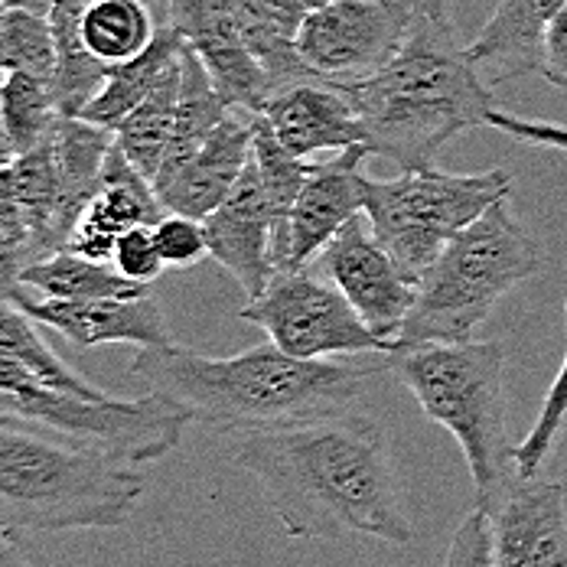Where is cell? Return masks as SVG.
<instances>
[{
    "label": "cell",
    "mask_w": 567,
    "mask_h": 567,
    "mask_svg": "<svg viewBox=\"0 0 567 567\" xmlns=\"http://www.w3.org/2000/svg\"><path fill=\"white\" fill-rule=\"evenodd\" d=\"M231 463L255 476L290 538L411 545L414 522L385 424L362 411L231 434Z\"/></svg>",
    "instance_id": "1"
},
{
    "label": "cell",
    "mask_w": 567,
    "mask_h": 567,
    "mask_svg": "<svg viewBox=\"0 0 567 567\" xmlns=\"http://www.w3.org/2000/svg\"><path fill=\"white\" fill-rule=\"evenodd\" d=\"M389 355L297 359L275 342L238 355H206L171 342L137 349L131 372L151 392L179 404L193 424L245 434L355 411L389 375Z\"/></svg>",
    "instance_id": "2"
},
{
    "label": "cell",
    "mask_w": 567,
    "mask_h": 567,
    "mask_svg": "<svg viewBox=\"0 0 567 567\" xmlns=\"http://www.w3.org/2000/svg\"><path fill=\"white\" fill-rule=\"evenodd\" d=\"M365 127V147L401 171H431L463 131L486 127L493 82L456 40L454 23L424 10L398 56L369 79L337 82Z\"/></svg>",
    "instance_id": "3"
},
{
    "label": "cell",
    "mask_w": 567,
    "mask_h": 567,
    "mask_svg": "<svg viewBox=\"0 0 567 567\" xmlns=\"http://www.w3.org/2000/svg\"><path fill=\"white\" fill-rule=\"evenodd\" d=\"M137 463L99 444L0 417V525L13 532L121 528L144 499Z\"/></svg>",
    "instance_id": "4"
},
{
    "label": "cell",
    "mask_w": 567,
    "mask_h": 567,
    "mask_svg": "<svg viewBox=\"0 0 567 567\" xmlns=\"http://www.w3.org/2000/svg\"><path fill=\"white\" fill-rule=\"evenodd\" d=\"M389 375L434 424L451 431L470 466L476 509H489L518 473L506 424V346L499 340L404 346L389 355Z\"/></svg>",
    "instance_id": "5"
},
{
    "label": "cell",
    "mask_w": 567,
    "mask_h": 567,
    "mask_svg": "<svg viewBox=\"0 0 567 567\" xmlns=\"http://www.w3.org/2000/svg\"><path fill=\"white\" fill-rule=\"evenodd\" d=\"M542 271V248L525 231L509 196L447 241L421 275L398 349L421 342H470L512 287Z\"/></svg>",
    "instance_id": "6"
},
{
    "label": "cell",
    "mask_w": 567,
    "mask_h": 567,
    "mask_svg": "<svg viewBox=\"0 0 567 567\" xmlns=\"http://www.w3.org/2000/svg\"><path fill=\"white\" fill-rule=\"evenodd\" d=\"M0 417L99 444L131 463L167 456L193 417L171 398H79L50 385L33 369L0 355Z\"/></svg>",
    "instance_id": "7"
},
{
    "label": "cell",
    "mask_w": 567,
    "mask_h": 567,
    "mask_svg": "<svg viewBox=\"0 0 567 567\" xmlns=\"http://www.w3.org/2000/svg\"><path fill=\"white\" fill-rule=\"evenodd\" d=\"M503 167L483 173L401 171L395 179L365 173V219L411 281L437 261L447 241L473 226L493 203L509 196Z\"/></svg>",
    "instance_id": "8"
},
{
    "label": "cell",
    "mask_w": 567,
    "mask_h": 567,
    "mask_svg": "<svg viewBox=\"0 0 567 567\" xmlns=\"http://www.w3.org/2000/svg\"><path fill=\"white\" fill-rule=\"evenodd\" d=\"M238 317L265 330L268 340L297 359L389 355L398 349L395 342L382 340L355 313L340 287L313 265L278 271Z\"/></svg>",
    "instance_id": "9"
},
{
    "label": "cell",
    "mask_w": 567,
    "mask_h": 567,
    "mask_svg": "<svg viewBox=\"0 0 567 567\" xmlns=\"http://www.w3.org/2000/svg\"><path fill=\"white\" fill-rule=\"evenodd\" d=\"M417 17V0H323L303 20L297 53L320 79L359 82L398 56Z\"/></svg>",
    "instance_id": "10"
},
{
    "label": "cell",
    "mask_w": 567,
    "mask_h": 567,
    "mask_svg": "<svg viewBox=\"0 0 567 567\" xmlns=\"http://www.w3.org/2000/svg\"><path fill=\"white\" fill-rule=\"evenodd\" d=\"M313 268L340 287L355 313L382 340L398 346V333L417 297V281L401 271L392 251L375 238L365 213L340 228V235L323 248Z\"/></svg>",
    "instance_id": "11"
},
{
    "label": "cell",
    "mask_w": 567,
    "mask_h": 567,
    "mask_svg": "<svg viewBox=\"0 0 567 567\" xmlns=\"http://www.w3.org/2000/svg\"><path fill=\"white\" fill-rule=\"evenodd\" d=\"M486 515L493 567H567L565 483L515 473Z\"/></svg>",
    "instance_id": "12"
},
{
    "label": "cell",
    "mask_w": 567,
    "mask_h": 567,
    "mask_svg": "<svg viewBox=\"0 0 567 567\" xmlns=\"http://www.w3.org/2000/svg\"><path fill=\"white\" fill-rule=\"evenodd\" d=\"M369 147L355 144L337 151L323 164H310L300 196L287 219L281 271H297L313 265L323 248L340 235V228L365 209V161Z\"/></svg>",
    "instance_id": "13"
},
{
    "label": "cell",
    "mask_w": 567,
    "mask_h": 567,
    "mask_svg": "<svg viewBox=\"0 0 567 567\" xmlns=\"http://www.w3.org/2000/svg\"><path fill=\"white\" fill-rule=\"evenodd\" d=\"M17 307H23L37 323L56 330L59 337L95 349L105 342H124V346H171V327L154 300V293L141 297H92V300H56L43 297L30 287H17L10 293Z\"/></svg>",
    "instance_id": "14"
},
{
    "label": "cell",
    "mask_w": 567,
    "mask_h": 567,
    "mask_svg": "<svg viewBox=\"0 0 567 567\" xmlns=\"http://www.w3.org/2000/svg\"><path fill=\"white\" fill-rule=\"evenodd\" d=\"M167 27L203 59L216 89L231 109L258 112L271 95V79L241 37V27L226 0H171Z\"/></svg>",
    "instance_id": "15"
},
{
    "label": "cell",
    "mask_w": 567,
    "mask_h": 567,
    "mask_svg": "<svg viewBox=\"0 0 567 567\" xmlns=\"http://www.w3.org/2000/svg\"><path fill=\"white\" fill-rule=\"evenodd\" d=\"M203 226L209 238V255L238 281L248 300L258 297L278 275V258H275L278 213L261 186L255 161L245 167L226 203L203 219Z\"/></svg>",
    "instance_id": "16"
},
{
    "label": "cell",
    "mask_w": 567,
    "mask_h": 567,
    "mask_svg": "<svg viewBox=\"0 0 567 567\" xmlns=\"http://www.w3.org/2000/svg\"><path fill=\"white\" fill-rule=\"evenodd\" d=\"M258 114L297 157L365 144V127L337 82L310 75L271 89Z\"/></svg>",
    "instance_id": "17"
},
{
    "label": "cell",
    "mask_w": 567,
    "mask_h": 567,
    "mask_svg": "<svg viewBox=\"0 0 567 567\" xmlns=\"http://www.w3.org/2000/svg\"><path fill=\"white\" fill-rule=\"evenodd\" d=\"M255 114L251 109H231L226 121L209 134V141L154 189L167 213L206 219L226 203V196L251 164L255 151Z\"/></svg>",
    "instance_id": "18"
},
{
    "label": "cell",
    "mask_w": 567,
    "mask_h": 567,
    "mask_svg": "<svg viewBox=\"0 0 567 567\" xmlns=\"http://www.w3.org/2000/svg\"><path fill=\"white\" fill-rule=\"evenodd\" d=\"M164 213L167 209L154 189V179L144 176L127 161V154L117 147V137H114L112 154L102 171V189L95 193V199L75 223L65 248L82 258L112 265L117 238L127 228L157 226Z\"/></svg>",
    "instance_id": "19"
},
{
    "label": "cell",
    "mask_w": 567,
    "mask_h": 567,
    "mask_svg": "<svg viewBox=\"0 0 567 567\" xmlns=\"http://www.w3.org/2000/svg\"><path fill=\"white\" fill-rule=\"evenodd\" d=\"M565 7L567 0H499L466 50L493 85L538 72L545 30Z\"/></svg>",
    "instance_id": "20"
},
{
    "label": "cell",
    "mask_w": 567,
    "mask_h": 567,
    "mask_svg": "<svg viewBox=\"0 0 567 567\" xmlns=\"http://www.w3.org/2000/svg\"><path fill=\"white\" fill-rule=\"evenodd\" d=\"M226 3L241 27L245 43L265 65L271 89L313 75L297 53V33L323 0H226Z\"/></svg>",
    "instance_id": "21"
},
{
    "label": "cell",
    "mask_w": 567,
    "mask_h": 567,
    "mask_svg": "<svg viewBox=\"0 0 567 567\" xmlns=\"http://www.w3.org/2000/svg\"><path fill=\"white\" fill-rule=\"evenodd\" d=\"M114 147V131L85 117L62 114L53 131V157L59 173V219L65 235L102 189V171Z\"/></svg>",
    "instance_id": "22"
},
{
    "label": "cell",
    "mask_w": 567,
    "mask_h": 567,
    "mask_svg": "<svg viewBox=\"0 0 567 567\" xmlns=\"http://www.w3.org/2000/svg\"><path fill=\"white\" fill-rule=\"evenodd\" d=\"M183 50H186V40L173 27H164L157 33V40L141 56L127 59L121 65H112L102 92L85 105V112L79 114V117L117 131L121 121L154 92V85L167 75V69L183 56Z\"/></svg>",
    "instance_id": "23"
},
{
    "label": "cell",
    "mask_w": 567,
    "mask_h": 567,
    "mask_svg": "<svg viewBox=\"0 0 567 567\" xmlns=\"http://www.w3.org/2000/svg\"><path fill=\"white\" fill-rule=\"evenodd\" d=\"M231 112L223 92L216 89L209 69L203 65V59L196 56L189 47L183 53V82H179V102H176V124H173L171 151L161 164V173L154 179V186L161 179H167L179 171L206 141L209 134L226 121V114Z\"/></svg>",
    "instance_id": "24"
},
{
    "label": "cell",
    "mask_w": 567,
    "mask_h": 567,
    "mask_svg": "<svg viewBox=\"0 0 567 567\" xmlns=\"http://www.w3.org/2000/svg\"><path fill=\"white\" fill-rule=\"evenodd\" d=\"M186 53V50H183ZM179 82H183V56L167 69V75L154 85V92L121 121L114 131L117 147L127 154V161L151 179H157L161 164L171 151L173 124H176V102H179Z\"/></svg>",
    "instance_id": "25"
},
{
    "label": "cell",
    "mask_w": 567,
    "mask_h": 567,
    "mask_svg": "<svg viewBox=\"0 0 567 567\" xmlns=\"http://www.w3.org/2000/svg\"><path fill=\"white\" fill-rule=\"evenodd\" d=\"M161 30L164 23L147 0H92L82 17L85 50L105 65L141 56Z\"/></svg>",
    "instance_id": "26"
},
{
    "label": "cell",
    "mask_w": 567,
    "mask_h": 567,
    "mask_svg": "<svg viewBox=\"0 0 567 567\" xmlns=\"http://www.w3.org/2000/svg\"><path fill=\"white\" fill-rule=\"evenodd\" d=\"M23 287L56 297V300H92V297H141L151 293V287L127 281L114 271V265L82 258L69 248H59L47 258H37L27 265Z\"/></svg>",
    "instance_id": "27"
},
{
    "label": "cell",
    "mask_w": 567,
    "mask_h": 567,
    "mask_svg": "<svg viewBox=\"0 0 567 567\" xmlns=\"http://www.w3.org/2000/svg\"><path fill=\"white\" fill-rule=\"evenodd\" d=\"M59 117L56 85L30 72H7L0 82V127L13 154H27L53 137Z\"/></svg>",
    "instance_id": "28"
},
{
    "label": "cell",
    "mask_w": 567,
    "mask_h": 567,
    "mask_svg": "<svg viewBox=\"0 0 567 567\" xmlns=\"http://www.w3.org/2000/svg\"><path fill=\"white\" fill-rule=\"evenodd\" d=\"M0 355L33 369L40 379H47L50 385H56L69 395L109 398L102 389H95L89 379H82L69 362H62L56 352L47 346V340L37 333V320L3 293H0Z\"/></svg>",
    "instance_id": "29"
},
{
    "label": "cell",
    "mask_w": 567,
    "mask_h": 567,
    "mask_svg": "<svg viewBox=\"0 0 567 567\" xmlns=\"http://www.w3.org/2000/svg\"><path fill=\"white\" fill-rule=\"evenodd\" d=\"M255 171L261 176V186L278 213V235H275V258H278V271L284 268V245H287V219L290 209L300 196V186L310 173V164L297 154H290L281 141L275 137V131L268 127V121L261 114H255V151H251Z\"/></svg>",
    "instance_id": "30"
},
{
    "label": "cell",
    "mask_w": 567,
    "mask_h": 567,
    "mask_svg": "<svg viewBox=\"0 0 567 567\" xmlns=\"http://www.w3.org/2000/svg\"><path fill=\"white\" fill-rule=\"evenodd\" d=\"M0 65L7 72H30L40 79H56V40L50 13L7 7L3 37H0Z\"/></svg>",
    "instance_id": "31"
},
{
    "label": "cell",
    "mask_w": 567,
    "mask_h": 567,
    "mask_svg": "<svg viewBox=\"0 0 567 567\" xmlns=\"http://www.w3.org/2000/svg\"><path fill=\"white\" fill-rule=\"evenodd\" d=\"M567 427V352L548 395H545V404L535 417V427L528 431V437L515 447V470L522 476H538V470L551 460L561 434Z\"/></svg>",
    "instance_id": "32"
},
{
    "label": "cell",
    "mask_w": 567,
    "mask_h": 567,
    "mask_svg": "<svg viewBox=\"0 0 567 567\" xmlns=\"http://www.w3.org/2000/svg\"><path fill=\"white\" fill-rule=\"evenodd\" d=\"M157 248L164 255L167 268H193L209 255V238L203 219L183 216V213H164L154 226Z\"/></svg>",
    "instance_id": "33"
},
{
    "label": "cell",
    "mask_w": 567,
    "mask_h": 567,
    "mask_svg": "<svg viewBox=\"0 0 567 567\" xmlns=\"http://www.w3.org/2000/svg\"><path fill=\"white\" fill-rule=\"evenodd\" d=\"M112 265L114 271H117L121 278H127V281L144 284V287H151V284L157 281V278L164 275L167 265H164V255H161V248H157L154 226L127 228V231L117 238V245H114Z\"/></svg>",
    "instance_id": "34"
},
{
    "label": "cell",
    "mask_w": 567,
    "mask_h": 567,
    "mask_svg": "<svg viewBox=\"0 0 567 567\" xmlns=\"http://www.w3.org/2000/svg\"><path fill=\"white\" fill-rule=\"evenodd\" d=\"M444 567H493V535L486 512L473 509L456 525Z\"/></svg>",
    "instance_id": "35"
},
{
    "label": "cell",
    "mask_w": 567,
    "mask_h": 567,
    "mask_svg": "<svg viewBox=\"0 0 567 567\" xmlns=\"http://www.w3.org/2000/svg\"><path fill=\"white\" fill-rule=\"evenodd\" d=\"M486 127L506 134L518 144L528 147H551V151H567V124H551V121H532L522 114H509L503 109H493L486 117Z\"/></svg>",
    "instance_id": "36"
},
{
    "label": "cell",
    "mask_w": 567,
    "mask_h": 567,
    "mask_svg": "<svg viewBox=\"0 0 567 567\" xmlns=\"http://www.w3.org/2000/svg\"><path fill=\"white\" fill-rule=\"evenodd\" d=\"M555 89H567V7L551 20L545 30L542 47V69H538Z\"/></svg>",
    "instance_id": "37"
},
{
    "label": "cell",
    "mask_w": 567,
    "mask_h": 567,
    "mask_svg": "<svg viewBox=\"0 0 567 567\" xmlns=\"http://www.w3.org/2000/svg\"><path fill=\"white\" fill-rule=\"evenodd\" d=\"M0 567H37L30 551L23 548L20 535L3 525H0Z\"/></svg>",
    "instance_id": "38"
},
{
    "label": "cell",
    "mask_w": 567,
    "mask_h": 567,
    "mask_svg": "<svg viewBox=\"0 0 567 567\" xmlns=\"http://www.w3.org/2000/svg\"><path fill=\"white\" fill-rule=\"evenodd\" d=\"M421 10L437 23H454V0H417Z\"/></svg>",
    "instance_id": "39"
},
{
    "label": "cell",
    "mask_w": 567,
    "mask_h": 567,
    "mask_svg": "<svg viewBox=\"0 0 567 567\" xmlns=\"http://www.w3.org/2000/svg\"><path fill=\"white\" fill-rule=\"evenodd\" d=\"M7 7H23V10H37V13H50L56 0H3Z\"/></svg>",
    "instance_id": "40"
},
{
    "label": "cell",
    "mask_w": 567,
    "mask_h": 567,
    "mask_svg": "<svg viewBox=\"0 0 567 567\" xmlns=\"http://www.w3.org/2000/svg\"><path fill=\"white\" fill-rule=\"evenodd\" d=\"M17 154H13V147H10V141H7V134H3V127H0V171L13 161Z\"/></svg>",
    "instance_id": "41"
},
{
    "label": "cell",
    "mask_w": 567,
    "mask_h": 567,
    "mask_svg": "<svg viewBox=\"0 0 567 567\" xmlns=\"http://www.w3.org/2000/svg\"><path fill=\"white\" fill-rule=\"evenodd\" d=\"M147 3H151V7H154V13L161 17V23L167 27V3H171V0H147Z\"/></svg>",
    "instance_id": "42"
},
{
    "label": "cell",
    "mask_w": 567,
    "mask_h": 567,
    "mask_svg": "<svg viewBox=\"0 0 567 567\" xmlns=\"http://www.w3.org/2000/svg\"><path fill=\"white\" fill-rule=\"evenodd\" d=\"M3 13H7V3L0 0V37H3ZM0 82H3V65H0Z\"/></svg>",
    "instance_id": "43"
}]
</instances>
